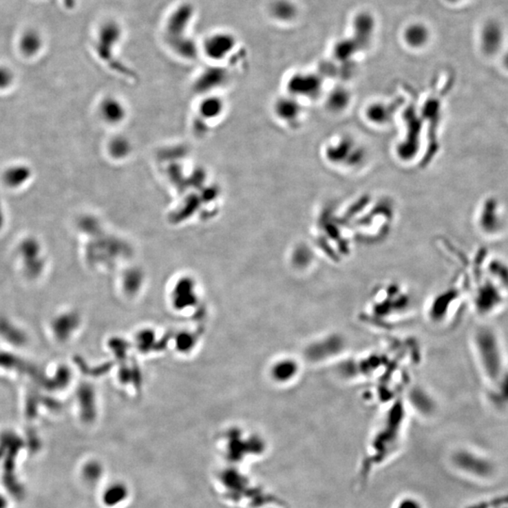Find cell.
I'll list each match as a JSON object with an SVG mask.
<instances>
[{"label": "cell", "mask_w": 508, "mask_h": 508, "mask_svg": "<svg viewBox=\"0 0 508 508\" xmlns=\"http://www.w3.org/2000/svg\"><path fill=\"white\" fill-rule=\"evenodd\" d=\"M43 45L42 34L35 28H28L20 35L18 47L25 56H33L39 54Z\"/></svg>", "instance_id": "cell-8"}, {"label": "cell", "mask_w": 508, "mask_h": 508, "mask_svg": "<svg viewBox=\"0 0 508 508\" xmlns=\"http://www.w3.org/2000/svg\"><path fill=\"white\" fill-rule=\"evenodd\" d=\"M478 225L482 232L489 237L499 235L504 229L505 222L501 213L496 204H492V201L487 202L480 210Z\"/></svg>", "instance_id": "cell-7"}, {"label": "cell", "mask_w": 508, "mask_h": 508, "mask_svg": "<svg viewBox=\"0 0 508 508\" xmlns=\"http://www.w3.org/2000/svg\"><path fill=\"white\" fill-rule=\"evenodd\" d=\"M430 34L425 25L414 24L410 25L405 32V40L413 47H419L427 42Z\"/></svg>", "instance_id": "cell-12"}, {"label": "cell", "mask_w": 508, "mask_h": 508, "mask_svg": "<svg viewBox=\"0 0 508 508\" xmlns=\"http://www.w3.org/2000/svg\"><path fill=\"white\" fill-rule=\"evenodd\" d=\"M474 348L482 374L492 384L507 372L505 348L496 330L489 326L477 328L474 335Z\"/></svg>", "instance_id": "cell-1"}, {"label": "cell", "mask_w": 508, "mask_h": 508, "mask_svg": "<svg viewBox=\"0 0 508 508\" xmlns=\"http://www.w3.org/2000/svg\"><path fill=\"white\" fill-rule=\"evenodd\" d=\"M491 404L497 409H508V370L499 381L491 384L489 394Z\"/></svg>", "instance_id": "cell-10"}, {"label": "cell", "mask_w": 508, "mask_h": 508, "mask_svg": "<svg viewBox=\"0 0 508 508\" xmlns=\"http://www.w3.org/2000/svg\"><path fill=\"white\" fill-rule=\"evenodd\" d=\"M101 114L103 119L109 124L122 123L127 114L125 105L117 99L107 98L103 101L101 105Z\"/></svg>", "instance_id": "cell-9"}, {"label": "cell", "mask_w": 508, "mask_h": 508, "mask_svg": "<svg viewBox=\"0 0 508 508\" xmlns=\"http://www.w3.org/2000/svg\"><path fill=\"white\" fill-rule=\"evenodd\" d=\"M272 17L279 21H290L296 17L297 9L289 0H275L271 6Z\"/></svg>", "instance_id": "cell-11"}, {"label": "cell", "mask_w": 508, "mask_h": 508, "mask_svg": "<svg viewBox=\"0 0 508 508\" xmlns=\"http://www.w3.org/2000/svg\"><path fill=\"white\" fill-rule=\"evenodd\" d=\"M399 508H419V507H418L416 502L410 501L409 500V501L401 502V504L399 505Z\"/></svg>", "instance_id": "cell-14"}, {"label": "cell", "mask_w": 508, "mask_h": 508, "mask_svg": "<svg viewBox=\"0 0 508 508\" xmlns=\"http://www.w3.org/2000/svg\"><path fill=\"white\" fill-rule=\"evenodd\" d=\"M195 15L194 5L191 2H182L168 15L165 23L166 42L174 52L186 59L197 58L200 52L197 43L187 34Z\"/></svg>", "instance_id": "cell-2"}, {"label": "cell", "mask_w": 508, "mask_h": 508, "mask_svg": "<svg viewBox=\"0 0 508 508\" xmlns=\"http://www.w3.org/2000/svg\"><path fill=\"white\" fill-rule=\"evenodd\" d=\"M237 46V39L233 33L217 32L205 38L202 50L209 60L222 61L235 51Z\"/></svg>", "instance_id": "cell-4"}, {"label": "cell", "mask_w": 508, "mask_h": 508, "mask_svg": "<svg viewBox=\"0 0 508 508\" xmlns=\"http://www.w3.org/2000/svg\"><path fill=\"white\" fill-rule=\"evenodd\" d=\"M123 28L116 20H106L97 30L96 47L99 56L107 61H112L113 53L123 37Z\"/></svg>", "instance_id": "cell-5"}, {"label": "cell", "mask_w": 508, "mask_h": 508, "mask_svg": "<svg viewBox=\"0 0 508 508\" xmlns=\"http://www.w3.org/2000/svg\"><path fill=\"white\" fill-rule=\"evenodd\" d=\"M63 3L66 9L73 10L76 5V0H63Z\"/></svg>", "instance_id": "cell-16"}, {"label": "cell", "mask_w": 508, "mask_h": 508, "mask_svg": "<svg viewBox=\"0 0 508 508\" xmlns=\"http://www.w3.org/2000/svg\"><path fill=\"white\" fill-rule=\"evenodd\" d=\"M479 43L485 56H494L501 52L505 43V32L502 25L494 20L485 23L480 32Z\"/></svg>", "instance_id": "cell-6"}, {"label": "cell", "mask_w": 508, "mask_h": 508, "mask_svg": "<svg viewBox=\"0 0 508 508\" xmlns=\"http://www.w3.org/2000/svg\"><path fill=\"white\" fill-rule=\"evenodd\" d=\"M127 495V489L123 485H114L105 494L104 500L107 505H115L124 501Z\"/></svg>", "instance_id": "cell-13"}, {"label": "cell", "mask_w": 508, "mask_h": 508, "mask_svg": "<svg viewBox=\"0 0 508 508\" xmlns=\"http://www.w3.org/2000/svg\"><path fill=\"white\" fill-rule=\"evenodd\" d=\"M454 463L464 473L478 479L491 478L496 472L491 459L473 451H458L454 456Z\"/></svg>", "instance_id": "cell-3"}, {"label": "cell", "mask_w": 508, "mask_h": 508, "mask_svg": "<svg viewBox=\"0 0 508 508\" xmlns=\"http://www.w3.org/2000/svg\"><path fill=\"white\" fill-rule=\"evenodd\" d=\"M502 68H504V70L508 73V50L505 51V52L502 54Z\"/></svg>", "instance_id": "cell-15"}]
</instances>
